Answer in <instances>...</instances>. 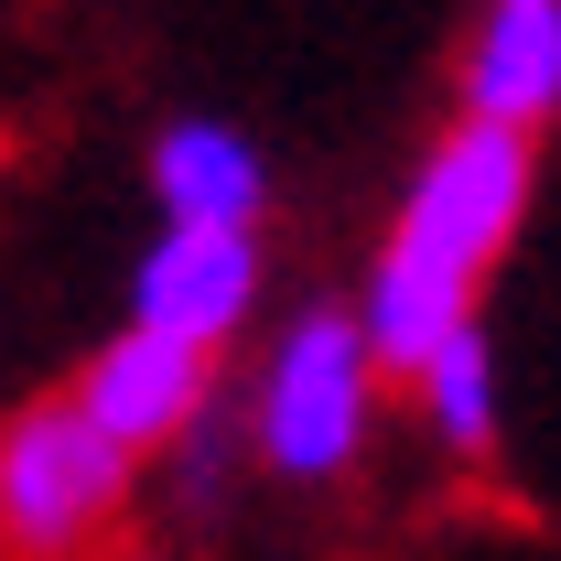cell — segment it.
Returning <instances> with one entry per match:
<instances>
[{"label":"cell","instance_id":"1","mask_svg":"<svg viewBox=\"0 0 561 561\" xmlns=\"http://www.w3.org/2000/svg\"><path fill=\"white\" fill-rule=\"evenodd\" d=\"M518 216H529V140L518 130L465 119L421 151L411 195H400L378 260H367V291H356V335L389 378H421V356L476 324V280L518 238Z\"/></svg>","mask_w":561,"mask_h":561},{"label":"cell","instance_id":"2","mask_svg":"<svg viewBox=\"0 0 561 561\" xmlns=\"http://www.w3.org/2000/svg\"><path fill=\"white\" fill-rule=\"evenodd\" d=\"M367 411H378V356L356 335V302L291 313L271 367H260V454H271V476H291V486L346 476L356 443H367Z\"/></svg>","mask_w":561,"mask_h":561},{"label":"cell","instance_id":"3","mask_svg":"<svg viewBox=\"0 0 561 561\" xmlns=\"http://www.w3.org/2000/svg\"><path fill=\"white\" fill-rule=\"evenodd\" d=\"M130 496V454L76 411L33 400L0 421V551L11 561H76Z\"/></svg>","mask_w":561,"mask_h":561},{"label":"cell","instance_id":"4","mask_svg":"<svg viewBox=\"0 0 561 561\" xmlns=\"http://www.w3.org/2000/svg\"><path fill=\"white\" fill-rule=\"evenodd\" d=\"M260 302V238L249 227H162L130 271V324L216 356Z\"/></svg>","mask_w":561,"mask_h":561},{"label":"cell","instance_id":"5","mask_svg":"<svg viewBox=\"0 0 561 561\" xmlns=\"http://www.w3.org/2000/svg\"><path fill=\"white\" fill-rule=\"evenodd\" d=\"M76 411L98 421L119 454H162V443H184V432L216 411V356H195V346H173V335H140V324H119L108 346L87 356V378H76Z\"/></svg>","mask_w":561,"mask_h":561},{"label":"cell","instance_id":"6","mask_svg":"<svg viewBox=\"0 0 561 561\" xmlns=\"http://www.w3.org/2000/svg\"><path fill=\"white\" fill-rule=\"evenodd\" d=\"M465 119L476 130H540L561 119V0H486L465 44Z\"/></svg>","mask_w":561,"mask_h":561},{"label":"cell","instance_id":"7","mask_svg":"<svg viewBox=\"0 0 561 561\" xmlns=\"http://www.w3.org/2000/svg\"><path fill=\"white\" fill-rule=\"evenodd\" d=\"M151 195H162L173 227H249L260 238L271 162H260V140L227 130V119H162V140H151Z\"/></svg>","mask_w":561,"mask_h":561},{"label":"cell","instance_id":"8","mask_svg":"<svg viewBox=\"0 0 561 561\" xmlns=\"http://www.w3.org/2000/svg\"><path fill=\"white\" fill-rule=\"evenodd\" d=\"M421 411L432 432L454 443V454H486L496 443V356H486V324H465V335H443V346L421 356Z\"/></svg>","mask_w":561,"mask_h":561}]
</instances>
